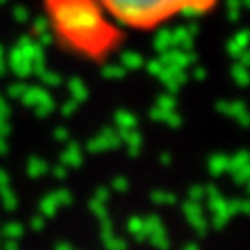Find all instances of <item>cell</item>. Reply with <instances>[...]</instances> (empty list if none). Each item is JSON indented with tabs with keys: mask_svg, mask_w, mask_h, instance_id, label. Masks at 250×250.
<instances>
[{
	"mask_svg": "<svg viewBox=\"0 0 250 250\" xmlns=\"http://www.w3.org/2000/svg\"><path fill=\"white\" fill-rule=\"evenodd\" d=\"M125 34H154L210 15L221 0H100Z\"/></svg>",
	"mask_w": 250,
	"mask_h": 250,
	"instance_id": "cell-2",
	"label": "cell"
},
{
	"mask_svg": "<svg viewBox=\"0 0 250 250\" xmlns=\"http://www.w3.org/2000/svg\"><path fill=\"white\" fill-rule=\"evenodd\" d=\"M42 13L57 46L83 61H106L127 36L100 0H42Z\"/></svg>",
	"mask_w": 250,
	"mask_h": 250,
	"instance_id": "cell-1",
	"label": "cell"
}]
</instances>
